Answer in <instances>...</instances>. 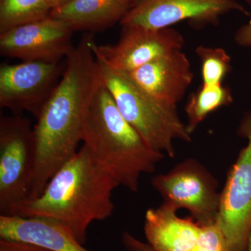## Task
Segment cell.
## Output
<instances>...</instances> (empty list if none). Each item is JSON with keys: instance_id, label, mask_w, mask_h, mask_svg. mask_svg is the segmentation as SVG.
I'll return each mask as SVG.
<instances>
[{"instance_id": "obj_23", "label": "cell", "mask_w": 251, "mask_h": 251, "mask_svg": "<svg viewBox=\"0 0 251 251\" xmlns=\"http://www.w3.org/2000/svg\"><path fill=\"white\" fill-rule=\"evenodd\" d=\"M49 1L52 7V9H53L54 8L59 7V6H62V5L67 4L72 0H49Z\"/></svg>"}, {"instance_id": "obj_18", "label": "cell", "mask_w": 251, "mask_h": 251, "mask_svg": "<svg viewBox=\"0 0 251 251\" xmlns=\"http://www.w3.org/2000/svg\"><path fill=\"white\" fill-rule=\"evenodd\" d=\"M204 85H221L232 71L231 58L222 48L199 46L196 50Z\"/></svg>"}, {"instance_id": "obj_1", "label": "cell", "mask_w": 251, "mask_h": 251, "mask_svg": "<svg viewBox=\"0 0 251 251\" xmlns=\"http://www.w3.org/2000/svg\"><path fill=\"white\" fill-rule=\"evenodd\" d=\"M94 40L91 33L81 37L33 126L34 166L29 199L38 197L52 175L78 151L86 112L102 82Z\"/></svg>"}, {"instance_id": "obj_3", "label": "cell", "mask_w": 251, "mask_h": 251, "mask_svg": "<svg viewBox=\"0 0 251 251\" xmlns=\"http://www.w3.org/2000/svg\"><path fill=\"white\" fill-rule=\"evenodd\" d=\"M82 142L99 166L131 192L139 190L141 175L153 173L166 156L122 116L103 80L86 112Z\"/></svg>"}, {"instance_id": "obj_19", "label": "cell", "mask_w": 251, "mask_h": 251, "mask_svg": "<svg viewBox=\"0 0 251 251\" xmlns=\"http://www.w3.org/2000/svg\"><path fill=\"white\" fill-rule=\"evenodd\" d=\"M191 251H229L227 239L217 224L202 226L197 242Z\"/></svg>"}, {"instance_id": "obj_9", "label": "cell", "mask_w": 251, "mask_h": 251, "mask_svg": "<svg viewBox=\"0 0 251 251\" xmlns=\"http://www.w3.org/2000/svg\"><path fill=\"white\" fill-rule=\"evenodd\" d=\"M66 59L59 62H21L0 66V107L14 115L37 118L61 80Z\"/></svg>"}, {"instance_id": "obj_4", "label": "cell", "mask_w": 251, "mask_h": 251, "mask_svg": "<svg viewBox=\"0 0 251 251\" xmlns=\"http://www.w3.org/2000/svg\"><path fill=\"white\" fill-rule=\"evenodd\" d=\"M94 52L104 85L111 94L122 116L150 148L174 158L175 140L185 143L192 141L186 124L180 118L177 106L162 103L150 97L126 73L114 69L99 54Z\"/></svg>"}, {"instance_id": "obj_11", "label": "cell", "mask_w": 251, "mask_h": 251, "mask_svg": "<svg viewBox=\"0 0 251 251\" xmlns=\"http://www.w3.org/2000/svg\"><path fill=\"white\" fill-rule=\"evenodd\" d=\"M184 36L173 27L149 29L138 25H122L115 44L98 45L92 49L114 69L128 73L164 56L182 50Z\"/></svg>"}, {"instance_id": "obj_25", "label": "cell", "mask_w": 251, "mask_h": 251, "mask_svg": "<svg viewBox=\"0 0 251 251\" xmlns=\"http://www.w3.org/2000/svg\"><path fill=\"white\" fill-rule=\"evenodd\" d=\"M245 1H247V4L251 5V0H245Z\"/></svg>"}, {"instance_id": "obj_20", "label": "cell", "mask_w": 251, "mask_h": 251, "mask_svg": "<svg viewBox=\"0 0 251 251\" xmlns=\"http://www.w3.org/2000/svg\"><path fill=\"white\" fill-rule=\"evenodd\" d=\"M0 251H50L28 243L0 239Z\"/></svg>"}, {"instance_id": "obj_17", "label": "cell", "mask_w": 251, "mask_h": 251, "mask_svg": "<svg viewBox=\"0 0 251 251\" xmlns=\"http://www.w3.org/2000/svg\"><path fill=\"white\" fill-rule=\"evenodd\" d=\"M52 9L49 0H0V33L48 17Z\"/></svg>"}, {"instance_id": "obj_12", "label": "cell", "mask_w": 251, "mask_h": 251, "mask_svg": "<svg viewBox=\"0 0 251 251\" xmlns=\"http://www.w3.org/2000/svg\"><path fill=\"white\" fill-rule=\"evenodd\" d=\"M126 74L145 93L173 106H177L182 100L194 78L191 63L182 50L175 51Z\"/></svg>"}, {"instance_id": "obj_8", "label": "cell", "mask_w": 251, "mask_h": 251, "mask_svg": "<svg viewBox=\"0 0 251 251\" xmlns=\"http://www.w3.org/2000/svg\"><path fill=\"white\" fill-rule=\"evenodd\" d=\"M233 11L251 14L237 0H133L120 25L163 29L186 21L199 29L218 25Z\"/></svg>"}, {"instance_id": "obj_10", "label": "cell", "mask_w": 251, "mask_h": 251, "mask_svg": "<svg viewBox=\"0 0 251 251\" xmlns=\"http://www.w3.org/2000/svg\"><path fill=\"white\" fill-rule=\"evenodd\" d=\"M74 32L67 23L49 16L0 33V54L21 62H62L75 48Z\"/></svg>"}, {"instance_id": "obj_16", "label": "cell", "mask_w": 251, "mask_h": 251, "mask_svg": "<svg viewBox=\"0 0 251 251\" xmlns=\"http://www.w3.org/2000/svg\"><path fill=\"white\" fill-rule=\"evenodd\" d=\"M232 90L227 86L202 84L190 95L185 112L188 130L192 135L199 125L216 110L233 103Z\"/></svg>"}, {"instance_id": "obj_24", "label": "cell", "mask_w": 251, "mask_h": 251, "mask_svg": "<svg viewBox=\"0 0 251 251\" xmlns=\"http://www.w3.org/2000/svg\"><path fill=\"white\" fill-rule=\"evenodd\" d=\"M247 251H251V232L249 238V242H248Z\"/></svg>"}, {"instance_id": "obj_22", "label": "cell", "mask_w": 251, "mask_h": 251, "mask_svg": "<svg viewBox=\"0 0 251 251\" xmlns=\"http://www.w3.org/2000/svg\"><path fill=\"white\" fill-rule=\"evenodd\" d=\"M250 16L249 22L241 26L234 34V42L241 47H251V14Z\"/></svg>"}, {"instance_id": "obj_6", "label": "cell", "mask_w": 251, "mask_h": 251, "mask_svg": "<svg viewBox=\"0 0 251 251\" xmlns=\"http://www.w3.org/2000/svg\"><path fill=\"white\" fill-rule=\"evenodd\" d=\"M151 185L163 203L186 209L202 226L216 224L221 199L219 183L197 160L188 158L166 174L156 175Z\"/></svg>"}, {"instance_id": "obj_21", "label": "cell", "mask_w": 251, "mask_h": 251, "mask_svg": "<svg viewBox=\"0 0 251 251\" xmlns=\"http://www.w3.org/2000/svg\"><path fill=\"white\" fill-rule=\"evenodd\" d=\"M122 242L128 251H157L148 243L141 242L128 232L122 234Z\"/></svg>"}, {"instance_id": "obj_13", "label": "cell", "mask_w": 251, "mask_h": 251, "mask_svg": "<svg viewBox=\"0 0 251 251\" xmlns=\"http://www.w3.org/2000/svg\"><path fill=\"white\" fill-rule=\"evenodd\" d=\"M0 238L50 251H90L64 225L44 218L0 215Z\"/></svg>"}, {"instance_id": "obj_5", "label": "cell", "mask_w": 251, "mask_h": 251, "mask_svg": "<svg viewBox=\"0 0 251 251\" xmlns=\"http://www.w3.org/2000/svg\"><path fill=\"white\" fill-rule=\"evenodd\" d=\"M33 126L23 115L0 118V215L15 216L30 198Z\"/></svg>"}, {"instance_id": "obj_15", "label": "cell", "mask_w": 251, "mask_h": 251, "mask_svg": "<svg viewBox=\"0 0 251 251\" xmlns=\"http://www.w3.org/2000/svg\"><path fill=\"white\" fill-rule=\"evenodd\" d=\"M133 0H72L54 8L50 16L67 23L74 31H103L121 23Z\"/></svg>"}, {"instance_id": "obj_14", "label": "cell", "mask_w": 251, "mask_h": 251, "mask_svg": "<svg viewBox=\"0 0 251 251\" xmlns=\"http://www.w3.org/2000/svg\"><path fill=\"white\" fill-rule=\"evenodd\" d=\"M178 209L163 203L145 214L144 232L148 244L157 251H191L202 226L192 217L176 215Z\"/></svg>"}, {"instance_id": "obj_7", "label": "cell", "mask_w": 251, "mask_h": 251, "mask_svg": "<svg viewBox=\"0 0 251 251\" xmlns=\"http://www.w3.org/2000/svg\"><path fill=\"white\" fill-rule=\"evenodd\" d=\"M237 134L247 138L248 144L227 173L216 224L229 251H247L251 232V110L243 117Z\"/></svg>"}, {"instance_id": "obj_2", "label": "cell", "mask_w": 251, "mask_h": 251, "mask_svg": "<svg viewBox=\"0 0 251 251\" xmlns=\"http://www.w3.org/2000/svg\"><path fill=\"white\" fill-rule=\"evenodd\" d=\"M118 186L83 145L52 175L43 192L28 200L15 216L58 222L71 229L83 245L90 225L113 214L112 193Z\"/></svg>"}]
</instances>
